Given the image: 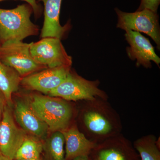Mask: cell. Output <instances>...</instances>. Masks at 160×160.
I'll list each match as a JSON object with an SVG mask.
<instances>
[{"mask_svg": "<svg viewBox=\"0 0 160 160\" xmlns=\"http://www.w3.org/2000/svg\"><path fill=\"white\" fill-rule=\"evenodd\" d=\"M13 115L17 122L26 132L40 139L46 138L49 128L35 113L29 103L24 100H18L15 105Z\"/></svg>", "mask_w": 160, "mask_h": 160, "instance_id": "obj_12", "label": "cell"}, {"mask_svg": "<svg viewBox=\"0 0 160 160\" xmlns=\"http://www.w3.org/2000/svg\"><path fill=\"white\" fill-rule=\"evenodd\" d=\"M65 138L62 131H56L43 144L46 160H65Z\"/></svg>", "mask_w": 160, "mask_h": 160, "instance_id": "obj_17", "label": "cell"}, {"mask_svg": "<svg viewBox=\"0 0 160 160\" xmlns=\"http://www.w3.org/2000/svg\"><path fill=\"white\" fill-rule=\"evenodd\" d=\"M79 120L81 132L88 139L98 144L121 134L122 129L119 113L108 100H85Z\"/></svg>", "mask_w": 160, "mask_h": 160, "instance_id": "obj_1", "label": "cell"}, {"mask_svg": "<svg viewBox=\"0 0 160 160\" xmlns=\"http://www.w3.org/2000/svg\"><path fill=\"white\" fill-rule=\"evenodd\" d=\"M0 160H12L9 159V158L4 156L2 155H0Z\"/></svg>", "mask_w": 160, "mask_h": 160, "instance_id": "obj_23", "label": "cell"}, {"mask_svg": "<svg viewBox=\"0 0 160 160\" xmlns=\"http://www.w3.org/2000/svg\"><path fill=\"white\" fill-rule=\"evenodd\" d=\"M125 37L129 45L126 48L127 55L130 59L136 61L137 66L151 68L153 62L159 67L160 58L148 38L139 32L130 30H126Z\"/></svg>", "mask_w": 160, "mask_h": 160, "instance_id": "obj_11", "label": "cell"}, {"mask_svg": "<svg viewBox=\"0 0 160 160\" xmlns=\"http://www.w3.org/2000/svg\"><path fill=\"white\" fill-rule=\"evenodd\" d=\"M71 160H91L89 155H82L77 157Z\"/></svg>", "mask_w": 160, "mask_h": 160, "instance_id": "obj_22", "label": "cell"}, {"mask_svg": "<svg viewBox=\"0 0 160 160\" xmlns=\"http://www.w3.org/2000/svg\"><path fill=\"white\" fill-rule=\"evenodd\" d=\"M22 78L13 68L0 61V91L7 106L12 105V96L18 90Z\"/></svg>", "mask_w": 160, "mask_h": 160, "instance_id": "obj_15", "label": "cell"}, {"mask_svg": "<svg viewBox=\"0 0 160 160\" xmlns=\"http://www.w3.org/2000/svg\"><path fill=\"white\" fill-rule=\"evenodd\" d=\"M32 42L11 40L0 46V61L13 68L22 78L47 67L35 61L30 49Z\"/></svg>", "mask_w": 160, "mask_h": 160, "instance_id": "obj_5", "label": "cell"}, {"mask_svg": "<svg viewBox=\"0 0 160 160\" xmlns=\"http://www.w3.org/2000/svg\"><path fill=\"white\" fill-rule=\"evenodd\" d=\"M1 154V152H0V155Z\"/></svg>", "mask_w": 160, "mask_h": 160, "instance_id": "obj_26", "label": "cell"}, {"mask_svg": "<svg viewBox=\"0 0 160 160\" xmlns=\"http://www.w3.org/2000/svg\"><path fill=\"white\" fill-rule=\"evenodd\" d=\"M89 156L98 160H141L131 142L122 133L98 143Z\"/></svg>", "mask_w": 160, "mask_h": 160, "instance_id": "obj_8", "label": "cell"}, {"mask_svg": "<svg viewBox=\"0 0 160 160\" xmlns=\"http://www.w3.org/2000/svg\"><path fill=\"white\" fill-rule=\"evenodd\" d=\"M43 144L39 140L27 136L17 151L14 160L39 159Z\"/></svg>", "mask_w": 160, "mask_h": 160, "instance_id": "obj_18", "label": "cell"}, {"mask_svg": "<svg viewBox=\"0 0 160 160\" xmlns=\"http://www.w3.org/2000/svg\"><path fill=\"white\" fill-rule=\"evenodd\" d=\"M10 108L5 106L0 120V152L1 154L14 160L17 151L27 136L26 132L16 124Z\"/></svg>", "mask_w": 160, "mask_h": 160, "instance_id": "obj_9", "label": "cell"}, {"mask_svg": "<svg viewBox=\"0 0 160 160\" xmlns=\"http://www.w3.org/2000/svg\"><path fill=\"white\" fill-rule=\"evenodd\" d=\"M71 69V66L47 68L22 78L20 86L49 94L62 82Z\"/></svg>", "mask_w": 160, "mask_h": 160, "instance_id": "obj_10", "label": "cell"}, {"mask_svg": "<svg viewBox=\"0 0 160 160\" xmlns=\"http://www.w3.org/2000/svg\"><path fill=\"white\" fill-rule=\"evenodd\" d=\"M62 0H37L44 4V20L41 38L52 37L62 40L70 28L67 23L62 26L60 23V14Z\"/></svg>", "mask_w": 160, "mask_h": 160, "instance_id": "obj_13", "label": "cell"}, {"mask_svg": "<svg viewBox=\"0 0 160 160\" xmlns=\"http://www.w3.org/2000/svg\"><path fill=\"white\" fill-rule=\"evenodd\" d=\"M133 147L141 160H160L159 147L153 134L143 136L135 141Z\"/></svg>", "mask_w": 160, "mask_h": 160, "instance_id": "obj_16", "label": "cell"}, {"mask_svg": "<svg viewBox=\"0 0 160 160\" xmlns=\"http://www.w3.org/2000/svg\"><path fill=\"white\" fill-rule=\"evenodd\" d=\"M30 51L35 61L47 68L72 65V58L58 38H42L37 42H32Z\"/></svg>", "mask_w": 160, "mask_h": 160, "instance_id": "obj_7", "label": "cell"}, {"mask_svg": "<svg viewBox=\"0 0 160 160\" xmlns=\"http://www.w3.org/2000/svg\"><path fill=\"white\" fill-rule=\"evenodd\" d=\"M118 16L117 28L142 32L153 40L160 49V27L158 13L147 9L127 12L115 8Z\"/></svg>", "mask_w": 160, "mask_h": 160, "instance_id": "obj_6", "label": "cell"}, {"mask_svg": "<svg viewBox=\"0 0 160 160\" xmlns=\"http://www.w3.org/2000/svg\"><path fill=\"white\" fill-rule=\"evenodd\" d=\"M140 5L137 11L147 9L158 13L160 0H140Z\"/></svg>", "mask_w": 160, "mask_h": 160, "instance_id": "obj_19", "label": "cell"}, {"mask_svg": "<svg viewBox=\"0 0 160 160\" xmlns=\"http://www.w3.org/2000/svg\"><path fill=\"white\" fill-rule=\"evenodd\" d=\"M17 160H41V159H21Z\"/></svg>", "mask_w": 160, "mask_h": 160, "instance_id": "obj_24", "label": "cell"}, {"mask_svg": "<svg viewBox=\"0 0 160 160\" xmlns=\"http://www.w3.org/2000/svg\"><path fill=\"white\" fill-rule=\"evenodd\" d=\"M98 80L90 81L80 76L71 69L66 78L49 96L69 102L91 100L96 98L108 100L106 92L99 88Z\"/></svg>", "mask_w": 160, "mask_h": 160, "instance_id": "obj_4", "label": "cell"}, {"mask_svg": "<svg viewBox=\"0 0 160 160\" xmlns=\"http://www.w3.org/2000/svg\"><path fill=\"white\" fill-rule=\"evenodd\" d=\"M69 102L59 98L35 94L29 105L49 131L54 132L64 131L73 124L74 108Z\"/></svg>", "mask_w": 160, "mask_h": 160, "instance_id": "obj_2", "label": "cell"}, {"mask_svg": "<svg viewBox=\"0 0 160 160\" xmlns=\"http://www.w3.org/2000/svg\"><path fill=\"white\" fill-rule=\"evenodd\" d=\"M33 10L28 3L12 9L0 8V46L11 40L22 41L39 33V26L30 18Z\"/></svg>", "mask_w": 160, "mask_h": 160, "instance_id": "obj_3", "label": "cell"}, {"mask_svg": "<svg viewBox=\"0 0 160 160\" xmlns=\"http://www.w3.org/2000/svg\"><path fill=\"white\" fill-rule=\"evenodd\" d=\"M4 1H6V0H0V2ZM21 1H25L31 6L33 10V13L36 18L37 19L41 17L43 12V8L42 5L38 2L37 0H21Z\"/></svg>", "mask_w": 160, "mask_h": 160, "instance_id": "obj_20", "label": "cell"}, {"mask_svg": "<svg viewBox=\"0 0 160 160\" xmlns=\"http://www.w3.org/2000/svg\"><path fill=\"white\" fill-rule=\"evenodd\" d=\"M62 132L66 145L65 160H71L80 156L89 155L97 144L88 139L76 124Z\"/></svg>", "mask_w": 160, "mask_h": 160, "instance_id": "obj_14", "label": "cell"}, {"mask_svg": "<svg viewBox=\"0 0 160 160\" xmlns=\"http://www.w3.org/2000/svg\"><path fill=\"white\" fill-rule=\"evenodd\" d=\"M6 103L4 96L0 91V120L2 117L3 112L5 107V104Z\"/></svg>", "mask_w": 160, "mask_h": 160, "instance_id": "obj_21", "label": "cell"}, {"mask_svg": "<svg viewBox=\"0 0 160 160\" xmlns=\"http://www.w3.org/2000/svg\"><path fill=\"white\" fill-rule=\"evenodd\" d=\"M91 160H98L97 159H91Z\"/></svg>", "mask_w": 160, "mask_h": 160, "instance_id": "obj_25", "label": "cell"}]
</instances>
